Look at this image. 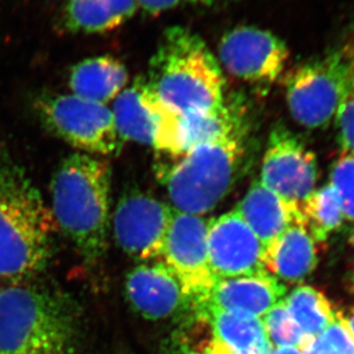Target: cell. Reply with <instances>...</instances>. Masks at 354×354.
Segmentation results:
<instances>
[{
	"mask_svg": "<svg viewBox=\"0 0 354 354\" xmlns=\"http://www.w3.org/2000/svg\"><path fill=\"white\" fill-rule=\"evenodd\" d=\"M55 229L51 208L0 144V277L24 282L44 270Z\"/></svg>",
	"mask_w": 354,
	"mask_h": 354,
	"instance_id": "obj_1",
	"label": "cell"
},
{
	"mask_svg": "<svg viewBox=\"0 0 354 354\" xmlns=\"http://www.w3.org/2000/svg\"><path fill=\"white\" fill-rule=\"evenodd\" d=\"M80 314L65 293L19 282L0 291V354H76Z\"/></svg>",
	"mask_w": 354,
	"mask_h": 354,
	"instance_id": "obj_2",
	"label": "cell"
},
{
	"mask_svg": "<svg viewBox=\"0 0 354 354\" xmlns=\"http://www.w3.org/2000/svg\"><path fill=\"white\" fill-rule=\"evenodd\" d=\"M147 86L178 116L212 112L225 105L220 62L197 34L168 29L151 59Z\"/></svg>",
	"mask_w": 354,
	"mask_h": 354,
	"instance_id": "obj_3",
	"label": "cell"
},
{
	"mask_svg": "<svg viewBox=\"0 0 354 354\" xmlns=\"http://www.w3.org/2000/svg\"><path fill=\"white\" fill-rule=\"evenodd\" d=\"M55 225L72 241L86 263L98 261L107 249L111 207V166L90 154H71L51 180Z\"/></svg>",
	"mask_w": 354,
	"mask_h": 354,
	"instance_id": "obj_4",
	"label": "cell"
},
{
	"mask_svg": "<svg viewBox=\"0 0 354 354\" xmlns=\"http://www.w3.org/2000/svg\"><path fill=\"white\" fill-rule=\"evenodd\" d=\"M239 133L194 147L164 175L175 211L204 215L228 194L242 154Z\"/></svg>",
	"mask_w": 354,
	"mask_h": 354,
	"instance_id": "obj_5",
	"label": "cell"
},
{
	"mask_svg": "<svg viewBox=\"0 0 354 354\" xmlns=\"http://www.w3.org/2000/svg\"><path fill=\"white\" fill-rule=\"evenodd\" d=\"M41 124L77 150L86 154L111 156L121 142L112 109L75 95H44L36 102Z\"/></svg>",
	"mask_w": 354,
	"mask_h": 354,
	"instance_id": "obj_6",
	"label": "cell"
},
{
	"mask_svg": "<svg viewBox=\"0 0 354 354\" xmlns=\"http://www.w3.org/2000/svg\"><path fill=\"white\" fill-rule=\"evenodd\" d=\"M351 64L350 48L303 64L286 80L293 119L307 128H322L337 113Z\"/></svg>",
	"mask_w": 354,
	"mask_h": 354,
	"instance_id": "obj_7",
	"label": "cell"
},
{
	"mask_svg": "<svg viewBox=\"0 0 354 354\" xmlns=\"http://www.w3.org/2000/svg\"><path fill=\"white\" fill-rule=\"evenodd\" d=\"M174 208L144 192L123 196L113 213V234L123 252L140 261L161 259Z\"/></svg>",
	"mask_w": 354,
	"mask_h": 354,
	"instance_id": "obj_8",
	"label": "cell"
},
{
	"mask_svg": "<svg viewBox=\"0 0 354 354\" xmlns=\"http://www.w3.org/2000/svg\"><path fill=\"white\" fill-rule=\"evenodd\" d=\"M208 222L174 209L161 258L180 281L191 307L206 298L215 282L208 265Z\"/></svg>",
	"mask_w": 354,
	"mask_h": 354,
	"instance_id": "obj_9",
	"label": "cell"
},
{
	"mask_svg": "<svg viewBox=\"0 0 354 354\" xmlns=\"http://www.w3.org/2000/svg\"><path fill=\"white\" fill-rule=\"evenodd\" d=\"M112 112L121 140L152 145L165 153L173 150L178 115L161 104L147 80L137 79L130 88H123Z\"/></svg>",
	"mask_w": 354,
	"mask_h": 354,
	"instance_id": "obj_10",
	"label": "cell"
},
{
	"mask_svg": "<svg viewBox=\"0 0 354 354\" xmlns=\"http://www.w3.org/2000/svg\"><path fill=\"white\" fill-rule=\"evenodd\" d=\"M218 59L230 75L251 83H272L281 77L289 50L270 31L239 27L222 37Z\"/></svg>",
	"mask_w": 354,
	"mask_h": 354,
	"instance_id": "obj_11",
	"label": "cell"
},
{
	"mask_svg": "<svg viewBox=\"0 0 354 354\" xmlns=\"http://www.w3.org/2000/svg\"><path fill=\"white\" fill-rule=\"evenodd\" d=\"M317 180L315 154L284 128L274 130L260 182L283 201L299 207L313 194Z\"/></svg>",
	"mask_w": 354,
	"mask_h": 354,
	"instance_id": "obj_12",
	"label": "cell"
},
{
	"mask_svg": "<svg viewBox=\"0 0 354 354\" xmlns=\"http://www.w3.org/2000/svg\"><path fill=\"white\" fill-rule=\"evenodd\" d=\"M207 250L215 281L268 272L259 239L235 209L209 220Z\"/></svg>",
	"mask_w": 354,
	"mask_h": 354,
	"instance_id": "obj_13",
	"label": "cell"
},
{
	"mask_svg": "<svg viewBox=\"0 0 354 354\" xmlns=\"http://www.w3.org/2000/svg\"><path fill=\"white\" fill-rule=\"evenodd\" d=\"M127 299L140 317L165 320L191 307L180 281L164 261L137 266L127 275Z\"/></svg>",
	"mask_w": 354,
	"mask_h": 354,
	"instance_id": "obj_14",
	"label": "cell"
},
{
	"mask_svg": "<svg viewBox=\"0 0 354 354\" xmlns=\"http://www.w3.org/2000/svg\"><path fill=\"white\" fill-rule=\"evenodd\" d=\"M286 292V286L269 272L216 279L206 298L194 306V310L215 308L263 319L284 299Z\"/></svg>",
	"mask_w": 354,
	"mask_h": 354,
	"instance_id": "obj_15",
	"label": "cell"
},
{
	"mask_svg": "<svg viewBox=\"0 0 354 354\" xmlns=\"http://www.w3.org/2000/svg\"><path fill=\"white\" fill-rule=\"evenodd\" d=\"M235 211L259 239L263 251L295 222H301L299 207L289 204L256 180Z\"/></svg>",
	"mask_w": 354,
	"mask_h": 354,
	"instance_id": "obj_16",
	"label": "cell"
},
{
	"mask_svg": "<svg viewBox=\"0 0 354 354\" xmlns=\"http://www.w3.org/2000/svg\"><path fill=\"white\" fill-rule=\"evenodd\" d=\"M267 272L277 279L297 282L310 275L317 263L315 241L301 222H295L263 251Z\"/></svg>",
	"mask_w": 354,
	"mask_h": 354,
	"instance_id": "obj_17",
	"label": "cell"
},
{
	"mask_svg": "<svg viewBox=\"0 0 354 354\" xmlns=\"http://www.w3.org/2000/svg\"><path fill=\"white\" fill-rule=\"evenodd\" d=\"M194 313L207 321L213 339L232 353H272V345L261 319L215 308H205Z\"/></svg>",
	"mask_w": 354,
	"mask_h": 354,
	"instance_id": "obj_18",
	"label": "cell"
},
{
	"mask_svg": "<svg viewBox=\"0 0 354 354\" xmlns=\"http://www.w3.org/2000/svg\"><path fill=\"white\" fill-rule=\"evenodd\" d=\"M128 80L129 75L122 62L102 55L76 64L69 73L68 83L73 95L106 105L126 88Z\"/></svg>",
	"mask_w": 354,
	"mask_h": 354,
	"instance_id": "obj_19",
	"label": "cell"
},
{
	"mask_svg": "<svg viewBox=\"0 0 354 354\" xmlns=\"http://www.w3.org/2000/svg\"><path fill=\"white\" fill-rule=\"evenodd\" d=\"M136 0H65L64 21L74 32L114 30L138 10Z\"/></svg>",
	"mask_w": 354,
	"mask_h": 354,
	"instance_id": "obj_20",
	"label": "cell"
},
{
	"mask_svg": "<svg viewBox=\"0 0 354 354\" xmlns=\"http://www.w3.org/2000/svg\"><path fill=\"white\" fill-rule=\"evenodd\" d=\"M234 114L225 104L212 112L180 116L176 137L178 157L194 147L237 135L239 123Z\"/></svg>",
	"mask_w": 354,
	"mask_h": 354,
	"instance_id": "obj_21",
	"label": "cell"
},
{
	"mask_svg": "<svg viewBox=\"0 0 354 354\" xmlns=\"http://www.w3.org/2000/svg\"><path fill=\"white\" fill-rule=\"evenodd\" d=\"M284 303L304 334L310 337L320 336L337 320L327 298L312 286L297 288L284 298Z\"/></svg>",
	"mask_w": 354,
	"mask_h": 354,
	"instance_id": "obj_22",
	"label": "cell"
},
{
	"mask_svg": "<svg viewBox=\"0 0 354 354\" xmlns=\"http://www.w3.org/2000/svg\"><path fill=\"white\" fill-rule=\"evenodd\" d=\"M301 223L315 242H324L344 218L343 203L338 191L331 184L314 191L299 206Z\"/></svg>",
	"mask_w": 354,
	"mask_h": 354,
	"instance_id": "obj_23",
	"label": "cell"
},
{
	"mask_svg": "<svg viewBox=\"0 0 354 354\" xmlns=\"http://www.w3.org/2000/svg\"><path fill=\"white\" fill-rule=\"evenodd\" d=\"M261 321L269 341L277 348H296L299 350L307 338L291 317L284 299L276 304Z\"/></svg>",
	"mask_w": 354,
	"mask_h": 354,
	"instance_id": "obj_24",
	"label": "cell"
},
{
	"mask_svg": "<svg viewBox=\"0 0 354 354\" xmlns=\"http://www.w3.org/2000/svg\"><path fill=\"white\" fill-rule=\"evenodd\" d=\"M351 64L345 82L344 91L338 106V138L343 154L354 156V48H350Z\"/></svg>",
	"mask_w": 354,
	"mask_h": 354,
	"instance_id": "obj_25",
	"label": "cell"
},
{
	"mask_svg": "<svg viewBox=\"0 0 354 354\" xmlns=\"http://www.w3.org/2000/svg\"><path fill=\"white\" fill-rule=\"evenodd\" d=\"M330 178L341 196L344 218L354 221V156L343 154L335 162Z\"/></svg>",
	"mask_w": 354,
	"mask_h": 354,
	"instance_id": "obj_26",
	"label": "cell"
},
{
	"mask_svg": "<svg viewBox=\"0 0 354 354\" xmlns=\"http://www.w3.org/2000/svg\"><path fill=\"white\" fill-rule=\"evenodd\" d=\"M327 354H354V339L350 334L344 317L337 320L319 336Z\"/></svg>",
	"mask_w": 354,
	"mask_h": 354,
	"instance_id": "obj_27",
	"label": "cell"
},
{
	"mask_svg": "<svg viewBox=\"0 0 354 354\" xmlns=\"http://www.w3.org/2000/svg\"><path fill=\"white\" fill-rule=\"evenodd\" d=\"M138 6L150 13H160L164 10H171L180 3L203 1V0H136Z\"/></svg>",
	"mask_w": 354,
	"mask_h": 354,
	"instance_id": "obj_28",
	"label": "cell"
},
{
	"mask_svg": "<svg viewBox=\"0 0 354 354\" xmlns=\"http://www.w3.org/2000/svg\"><path fill=\"white\" fill-rule=\"evenodd\" d=\"M299 351L301 352V354H327L319 336L317 337L307 336L301 348H299Z\"/></svg>",
	"mask_w": 354,
	"mask_h": 354,
	"instance_id": "obj_29",
	"label": "cell"
},
{
	"mask_svg": "<svg viewBox=\"0 0 354 354\" xmlns=\"http://www.w3.org/2000/svg\"><path fill=\"white\" fill-rule=\"evenodd\" d=\"M270 354H301V352L296 348H279Z\"/></svg>",
	"mask_w": 354,
	"mask_h": 354,
	"instance_id": "obj_30",
	"label": "cell"
},
{
	"mask_svg": "<svg viewBox=\"0 0 354 354\" xmlns=\"http://www.w3.org/2000/svg\"><path fill=\"white\" fill-rule=\"evenodd\" d=\"M344 321L348 331H350V334L352 335V337H353L354 339V310H352L351 314L348 315V319H345L344 317Z\"/></svg>",
	"mask_w": 354,
	"mask_h": 354,
	"instance_id": "obj_31",
	"label": "cell"
},
{
	"mask_svg": "<svg viewBox=\"0 0 354 354\" xmlns=\"http://www.w3.org/2000/svg\"><path fill=\"white\" fill-rule=\"evenodd\" d=\"M350 241H351V244L354 248V232H352L351 239H350Z\"/></svg>",
	"mask_w": 354,
	"mask_h": 354,
	"instance_id": "obj_32",
	"label": "cell"
},
{
	"mask_svg": "<svg viewBox=\"0 0 354 354\" xmlns=\"http://www.w3.org/2000/svg\"><path fill=\"white\" fill-rule=\"evenodd\" d=\"M251 354H266V353H251Z\"/></svg>",
	"mask_w": 354,
	"mask_h": 354,
	"instance_id": "obj_33",
	"label": "cell"
},
{
	"mask_svg": "<svg viewBox=\"0 0 354 354\" xmlns=\"http://www.w3.org/2000/svg\"><path fill=\"white\" fill-rule=\"evenodd\" d=\"M352 281H353V284H354V275H353V279H352Z\"/></svg>",
	"mask_w": 354,
	"mask_h": 354,
	"instance_id": "obj_34",
	"label": "cell"
}]
</instances>
